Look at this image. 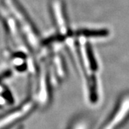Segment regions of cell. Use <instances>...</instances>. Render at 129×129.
<instances>
[{
    "mask_svg": "<svg viewBox=\"0 0 129 129\" xmlns=\"http://www.w3.org/2000/svg\"><path fill=\"white\" fill-rule=\"evenodd\" d=\"M117 109L118 110H116L110 119L106 122L101 129H115L118 127L117 125H119L123 121V120L126 118L129 112V96L125 97L122 100L120 103V106Z\"/></svg>",
    "mask_w": 129,
    "mask_h": 129,
    "instance_id": "3",
    "label": "cell"
},
{
    "mask_svg": "<svg viewBox=\"0 0 129 129\" xmlns=\"http://www.w3.org/2000/svg\"><path fill=\"white\" fill-rule=\"evenodd\" d=\"M14 129H24L23 125H19L18 127H17V128H15Z\"/></svg>",
    "mask_w": 129,
    "mask_h": 129,
    "instance_id": "4",
    "label": "cell"
},
{
    "mask_svg": "<svg viewBox=\"0 0 129 129\" xmlns=\"http://www.w3.org/2000/svg\"><path fill=\"white\" fill-rule=\"evenodd\" d=\"M34 108L32 102H27L16 110L0 118V129H5L29 114Z\"/></svg>",
    "mask_w": 129,
    "mask_h": 129,
    "instance_id": "2",
    "label": "cell"
},
{
    "mask_svg": "<svg viewBox=\"0 0 129 129\" xmlns=\"http://www.w3.org/2000/svg\"><path fill=\"white\" fill-rule=\"evenodd\" d=\"M5 2L7 6H9V8L14 12V15L23 24L25 29H27L28 33L32 34V35L35 38H38V30L34 25L32 21L30 19L27 12L24 11L22 5H19V3L17 0H5Z\"/></svg>",
    "mask_w": 129,
    "mask_h": 129,
    "instance_id": "1",
    "label": "cell"
}]
</instances>
